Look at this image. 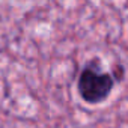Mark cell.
I'll return each instance as SVG.
<instances>
[{"label": "cell", "instance_id": "cell-1", "mask_svg": "<svg viewBox=\"0 0 128 128\" xmlns=\"http://www.w3.org/2000/svg\"><path fill=\"white\" fill-rule=\"evenodd\" d=\"M116 78L110 72L100 71L95 63H88L82 70L77 80V90L80 98L90 106L104 102L114 89Z\"/></svg>", "mask_w": 128, "mask_h": 128}]
</instances>
